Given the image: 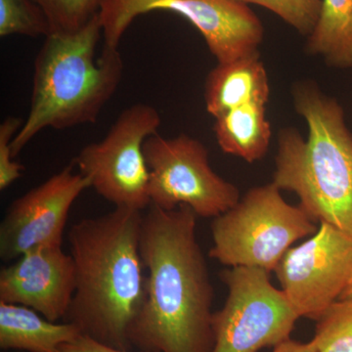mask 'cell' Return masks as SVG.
<instances>
[{"label": "cell", "mask_w": 352, "mask_h": 352, "mask_svg": "<svg viewBox=\"0 0 352 352\" xmlns=\"http://www.w3.org/2000/svg\"><path fill=\"white\" fill-rule=\"evenodd\" d=\"M45 14L32 0H0V36L44 38L50 34Z\"/></svg>", "instance_id": "obj_18"}, {"label": "cell", "mask_w": 352, "mask_h": 352, "mask_svg": "<svg viewBox=\"0 0 352 352\" xmlns=\"http://www.w3.org/2000/svg\"><path fill=\"white\" fill-rule=\"evenodd\" d=\"M99 13L74 34H50L34 60L31 108L11 143L14 157L45 129L94 124L117 91L124 61L119 48L103 46Z\"/></svg>", "instance_id": "obj_4"}, {"label": "cell", "mask_w": 352, "mask_h": 352, "mask_svg": "<svg viewBox=\"0 0 352 352\" xmlns=\"http://www.w3.org/2000/svg\"><path fill=\"white\" fill-rule=\"evenodd\" d=\"M162 118L148 104L124 109L99 142L83 147L75 159L78 173L115 208L144 210L151 205L145 141L157 133Z\"/></svg>", "instance_id": "obj_7"}, {"label": "cell", "mask_w": 352, "mask_h": 352, "mask_svg": "<svg viewBox=\"0 0 352 352\" xmlns=\"http://www.w3.org/2000/svg\"><path fill=\"white\" fill-rule=\"evenodd\" d=\"M314 221L300 206L289 205L272 182L250 189L212 222L210 256L228 267L248 266L272 272L296 241L314 235Z\"/></svg>", "instance_id": "obj_5"}, {"label": "cell", "mask_w": 352, "mask_h": 352, "mask_svg": "<svg viewBox=\"0 0 352 352\" xmlns=\"http://www.w3.org/2000/svg\"><path fill=\"white\" fill-rule=\"evenodd\" d=\"M73 258L61 247L25 252L0 271V302L32 308L47 320H64L73 302Z\"/></svg>", "instance_id": "obj_12"}, {"label": "cell", "mask_w": 352, "mask_h": 352, "mask_svg": "<svg viewBox=\"0 0 352 352\" xmlns=\"http://www.w3.org/2000/svg\"><path fill=\"white\" fill-rule=\"evenodd\" d=\"M292 94L307 138L294 127L279 132L272 183L296 193L314 221L352 235V133L344 109L309 80L294 85Z\"/></svg>", "instance_id": "obj_3"}, {"label": "cell", "mask_w": 352, "mask_h": 352, "mask_svg": "<svg viewBox=\"0 0 352 352\" xmlns=\"http://www.w3.org/2000/svg\"><path fill=\"white\" fill-rule=\"evenodd\" d=\"M270 96L267 72L259 54L219 63L206 80V108L214 119L245 104H267Z\"/></svg>", "instance_id": "obj_13"}, {"label": "cell", "mask_w": 352, "mask_h": 352, "mask_svg": "<svg viewBox=\"0 0 352 352\" xmlns=\"http://www.w3.org/2000/svg\"><path fill=\"white\" fill-rule=\"evenodd\" d=\"M23 120L16 117L6 118L0 124V190L3 191L22 177L25 168L22 164L14 161L13 139L22 127Z\"/></svg>", "instance_id": "obj_21"}, {"label": "cell", "mask_w": 352, "mask_h": 352, "mask_svg": "<svg viewBox=\"0 0 352 352\" xmlns=\"http://www.w3.org/2000/svg\"><path fill=\"white\" fill-rule=\"evenodd\" d=\"M142 220L141 210L115 208L76 222L69 231L76 289L64 321L82 336L122 351L133 349L129 329L145 300Z\"/></svg>", "instance_id": "obj_2"}, {"label": "cell", "mask_w": 352, "mask_h": 352, "mask_svg": "<svg viewBox=\"0 0 352 352\" xmlns=\"http://www.w3.org/2000/svg\"><path fill=\"white\" fill-rule=\"evenodd\" d=\"M256 4L279 16L300 34L309 36L320 17L322 0H238Z\"/></svg>", "instance_id": "obj_20"}, {"label": "cell", "mask_w": 352, "mask_h": 352, "mask_svg": "<svg viewBox=\"0 0 352 352\" xmlns=\"http://www.w3.org/2000/svg\"><path fill=\"white\" fill-rule=\"evenodd\" d=\"M143 150L151 205L166 210L188 206L198 217L214 219L240 201L238 187L212 170L208 150L198 139L157 133L147 138Z\"/></svg>", "instance_id": "obj_9"}, {"label": "cell", "mask_w": 352, "mask_h": 352, "mask_svg": "<svg viewBox=\"0 0 352 352\" xmlns=\"http://www.w3.org/2000/svg\"><path fill=\"white\" fill-rule=\"evenodd\" d=\"M82 336L69 322L58 323L23 305L0 302V349L27 352H59Z\"/></svg>", "instance_id": "obj_14"}, {"label": "cell", "mask_w": 352, "mask_h": 352, "mask_svg": "<svg viewBox=\"0 0 352 352\" xmlns=\"http://www.w3.org/2000/svg\"><path fill=\"white\" fill-rule=\"evenodd\" d=\"M88 188L89 180L74 173L71 164L16 199L0 224L2 261H16L39 248L61 247L69 210Z\"/></svg>", "instance_id": "obj_11"}, {"label": "cell", "mask_w": 352, "mask_h": 352, "mask_svg": "<svg viewBox=\"0 0 352 352\" xmlns=\"http://www.w3.org/2000/svg\"><path fill=\"white\" fill-rule=\"evenodd\" d=\"M156 10L170 11L189 21L217 63L259 54L263 25L249 6L238 0H102L103 46L119 48L133 20Z\"/></svg>", "instance_id": "obj_6"}, {"label": "cell", "mask_w": 352, "mask_h": 352, "mask_svg": "<svg viewBox=\"0 0 352 352\" xmlns=\"http://www.w3.org/2000/svg\"><path fill=\"white\" fill-rule=\"evenodd\" d=\"M352 298V280L351 283L349 284V286L346 287V289H344V293H342V296H340V300H344V298Z\"/></svg>", "instance_id": "obj_24"}, {"label": "cell", "mask_w": 352, "mask_h": 352, "mask_svg": "<svg viewBox=\"0 0 352 352\" xmlns=\"http://www.w3.org/2000/svg\"><path fill=\"white\" fill-rule=\"evenodd\" d=\"M59 352H132L131 351H122V349H116V347L107 346L102 344L94 339L87 337V336H80L74 342L65 344L60 347ZM139 352H147L140 351Z\"/></svg>", "instance_id": "obj_22"}, {"label": "cell", "mask_w": 352, "mask_h": 352, "mask_svg": "<svg viewBox=\"0 0 352 352\" xmlns=\"http://www.w3.org/2000/svg\"><path fill=\"white\" fill-rule=\"evenodd\" d=\"M310 239L289 248L274 272L300 317L316 320L352 280V235L320 222Z\"/></svg>", "instance_id": "obj_10"}, {"label": "cell", "mask_w": 352, "mask_h": 352, "mask_svg": "<svg viewBox=\"0 0 352 352\" xmlns=\"http://www.w3.org/2000/svg\"><path fill=\"white\" fill-rule=\"evenodd\" d=\"M315 321L317 352H352V298L333 302Z\"/></svg>", "instance_id": "obj_17"}, {"label": "cell", "mask_w": 352, "mask_h": 352, "mask_svg": "<svg viewBox=\"0 0 352 352\" xmlns=\"http://www.w3.org/2000/svg\"><path fill=\"white\" fill-rule=\"evenodd\" d=\"M307 51L330 66L352 68V0H322L320 17L307 36Z\"/></svg>", "instance_id": "obj_16"}, {"label": "cell", "mask_w": 352, "mask_h": 352, "mask_svg": "<svg viewBox=\"0 0 352 352\" xmlns=\"http://www.w3.org/2000/svg\"><path fill=\"white\" fill-rule=\"evenodd\" d=\"M214 131L222 151L250 164L259 161L267 153L272 135L266 104H245L219 116Z\"/></svg>", "instance_id": "obj_15"}, {"label": "cell", "mask_w": 352, "mask_h": 352, "mask_svg": "<svg viewBox=\"0 0 352 352\" xmlns=\"http://www.w3.org/2000/svg\"><path fill=\"white\" fill-rule=\"evenodd\" d=\"M270 272L236 266L220 272L228 288L224 307L212 315V352H258L289 339L300 318Z\"/></svg>", "instance_id": "obj_8"}, {"label": "cell", "mask_w": 352, "mask_h": 352, "mask_svg": "<svg viewBox=\"0 0 352 352\" xmlns=\"http://www.w3.org/2000/svg\"><path fill=\"white\" fill-rule=\"evenodd\" d=\"M273 352H317V351L312 342L305 344V342L289 339L275 346Z\"/></svg>", "instance_id": "obj_23"}, {"label": "cell", "mask_w": 352, "mask_h": 352, "mask_svg": "<svg viewBox=\"0 0 352 352\" xmlns=\"http://www.w3.org/2000/svg\"><path fill=\"white\" fill-rule=\"evenodd\" d=\"M188 206L143 214L140 250L144 302L129 329L132 347L147 352H212L214 287Z\"/></svg>", "instance_id": "obj_1"}, {"label": "cell", "mask_w": 352, "mask_h": 352, "mask_svg": "<svg viewBox=\"0 0 352 352\" xmlns=\"http://www.w3.org/2000/svg\"><path fill=\"white\" fill-rule=\"evenodd\" d=\"M32 1L45 14L50 25V34H74L80 31L99 13L102 3V0Z\"/></svg>", "instance_id": "obj_19"}]
</instances>
